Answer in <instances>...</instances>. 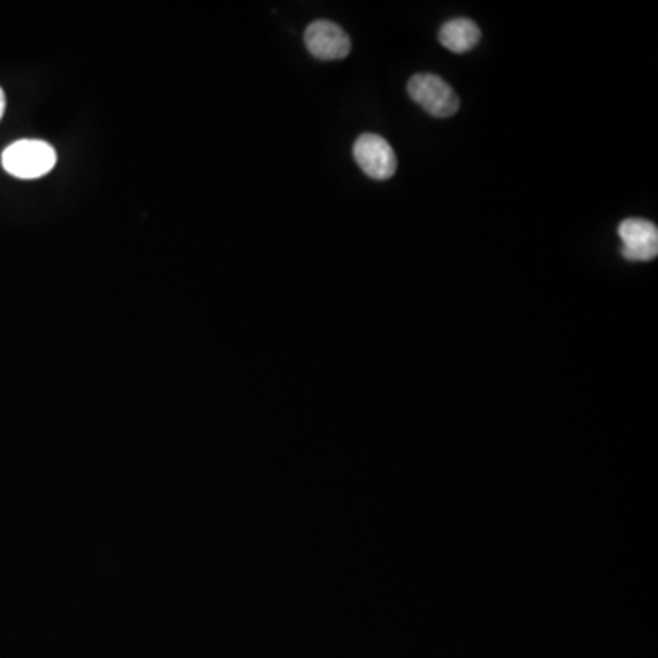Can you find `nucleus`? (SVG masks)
<instances>
[{"instance_id": "f257e3e1", "label": "nucleus", "mask_w": 658, "mask_h": 658, "mask_svg": "<svg viewBox=\"0 0 658 658\" xmlns=\"http://www.w3.org/2000/svg\"><path fill=\"white\" fill-rule=\"evenodd\" d=\"M57 154L52 144L41 139H21L2 152V167L21 180H36L56 167Z\"/></svg>"}, {"instance_id": "f03ea898", "label": "nucleus", "mask_w": 658, "mask_h": 658, "mask_svg": "<svg viewBox=\"0 0 658 658\" xmlns=\"http://www.w3.org/2000/svg\"><path fill=\"white\" fill-rule=\"evenodd\" d=\"M407 88L410 98L433 118H452L459 110L458 93L436 73H417Z\"/></svg>"}, {"instance_id": "7ed1b4c3", "label": "nucleus", "mask_w": 658, "mask_h": 658, "mask_svg": "<svg viewBox=\"0 0 658 658\" xmlns=\"http://www.w3.org/2000/svg\"><path fill=\"white\" fill-rule=\"evenodd\" d=\"M353 158L368 178L386 181L397 172V156L391 144L377 134H362L353 144Z\"/></svg>"}, {"instance_id": "20e7f679", "label": "nucleus", "mask_w": 658, "mask_h": 658, "mask_svg": "<svg viewBox=\"0 0 658 658\" xmlns=\"http://www.w3.org/2000/svg\"><path fill=\"white\" fill-rule=\"evenodd\" d=\"M303 42L308 52L320 61H339L351 52L350 37L331 21L311 22L303 31Z\"/></svg>"}, {"instance_id": "39448f33", "label": "nucleus", "mask_w": 658, "mask_h": 658, "mask_svg": "<svg viewBox=\"0 0 658 658\" xmlns=\"http://www.w3.org/2000/svg\"><path fill=\"white\" fill-rule=\"evenodd\" d=\"M622 257L629 262H649L658 255V229L654 221L628 218L618 226Z\"/></svg>"}, {"instance_id": "423d86ee", "label": "nucleus", "mask_w": 658, "mask_h": 658, "mask_svg": "<svg viewBox=\"0 0 658 658\" xmlns=\"http://www.w3.org/2000/svg\"><path fill=\"white\" fill-rule=\"evenodd\" d=\"M481 30L470 19H452L445 22L439 30V42L448 52L467 53L478 47Z\"/></svg>"}, {"instance_id": "0eeeda50", "label": "nucleus", "mask_w": 658, "mask_h": 658, "mask_svg": "<svg viewBox=\"0 0 658 658\" xmlns=\"http://www.w3.org/2000/svg\"><path fill=\"white\" fill-rule=\"evenodd\" d=\"M4 109H6L4 92H2V88H0V119H2V116H4Z\"/></svg>"}]
</instances>
